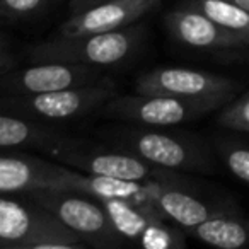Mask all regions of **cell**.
<instances>
[{"mask_svg":"<svg viewBox=\"0 0 249 249\" xmlns=\"http://www.w3.org/2000/svg\"><path fill=\"white\" fill-rule=\"evenodd\" d=\"M16 63H18V58H16V55L11 52V50L9 48L0 50V75L5 73L7 70L14 69Z\"/></svg>","mask_w":249,"mask_h":249,"instance_id":"603a6c76","label":"cell"},{"mask_svg":"<svg viewBox=\"0 0 249 249\" xmlns=\"http://www.w3.org/2000/svg\"><path fill=\"white\" fill-rule=\"evenodd\" d=\"M60 162L29 156H0V195H26L29 191L55 190Z\"/></svg>","mask_w":249,"mask_h":249,"instance_id":"4fadbf2b","label":"cell"},{"mask_svg":"<svg viewBox=\"0 0 249 249\" xmlns=\"http://www.w3.org/2000/svg\"><path fill=\"white\" fill-rule=\"evenodd\" d=\"M114 96H116V87L106 77L96 84L50 90V92L28 94V96H0V111L33 121L73 120L101 109V106Z\"/></svg>","mask_w":249,"mask_h":249,"instance_id":"277c9868","label":"cell"},{"mask_svg":"<svg viewBox=\"0 0 249 249\" xmlns=\"http://www.w3.org/2000/svg\"><path fill=\"white\" fill-rule=\"evenodd\" d=\"M41 150L48 152L56 162L63 166L73 167L82 173L99 174V176L143 183L160 173V167L147 162L130 150L121 152V150L99 149V147L86 145L73 139L56 137Z\"/></svg>","mask_w":249,"mask_h":249,"instance_id":"8992f818","label":"cell"},{"mask_svg":"<svg viewBox=\"0 0 249 249\" xmlns=\"http://www.w3.org/2000/svg\"><path fill=\"white\" fill-rule=\"evenodd\" d=\"M164 26L178 43L190 48L232 50L248 46V43L237 35L227 31L201 12L184 5L167 12Z\"/></svg>","mask_w":249,"mask_h":249,"instance_id":"7c38bea8","label":"cell"},{"mask_svg":"<svg viewBox=\"0 0 249 249\" xmlns=\"http://www.w3.org/2000/svg\"><path fill=\"white\" fill-rule=\"evenodd\" d=\"M149 201L167 218L174 222L179 227L190 229L196 227L208 217H212L217 212H222L218 208H212L205 201H201L198 196L188 193L184 190H179L173 184L162 183H149Z\"/></svg>","mask_w":249,"mask_h":249,"instance_id":"9a60e30c","label":"cell"},{"mask_svg":"<svg viewBox=\"0 0 249 249\" xmlns=\"http://www.w3.org/2000/svg\"><path fill=\"white\" fill-rule=\"evenodd\" d=\"M26 195L29 200L55 215L87 246L111 249L121 248L128 242L118 232L107 212L96 198L77 191L52 190V188L35 190Z\"/></svg>","mask_w":249,"mask_h":249,"instance_id":"3957f363","label":"cell"},{"mask_svg":"<svg viewBox=\"0 0 249 249\" xmlns=\"http://www.w3.org/2000/svg\"><path fill=\"white\" fill-rule=\"evenodd\" d=\"M106 79L96 67L67 62H36L0 75V96H28L87 86Z\"/></svg>","mask_w":249,"mask_h":249,"instance_id":"9c48e42d","label":"cell"},{"mask_svg":"<svg viewBox=\"0 0 249 249\" xmlns=\"http://www.w3.org/2000/svg\"><path fill=\"white\" fill-rule=\"evenodd\" d=\"M220 152L227 169L235 178L249 184V147L229 143V145L222 147Z\"/></svg>","mask_w":249,"mask_h":249,"instance_id":"ffe728a7","label":"cell"},{"mask_svg":"<svg viewBox=\"0 0 249 249\" xmlns=\"http://www.w3.org/2000/svg\"><path fill=\"white\" fill-rule=\"evenodd\" d=\"M56 137L58 135L55 132L43 128L36 121L0 111V150L16 147L43 149Z\"/></svg>","mask_w":249,"mask_h":249,"instance_id":"e0dca14e","label":"cell"},{"mask_svg":"<svg viewBox=\"0 0 249 249\" xmlns=\"http://www.w3.org/2000/svg\"><path fill=\"white\" fill-rule=\"evenodd\" d=\"M135 90L137 94H167L188 99L220 97L232 101L239 90V82L205 70L162 67L142 73L135 82Z\"/></svg>","mask_w":249,"mask_h":249,"instance_id":"ba28073f","label":"cell"},{"mask_svg":"<svg viewBox=\"0 0 249 249\" xmlns=\"http://www.w3.org/2000/svg\"><path fill=\"white\" fill-rule=\"evenodd\" d=\"M118 143L143 160L164 169L208 171L210 157L196 143L179 137L149 130H126L118 133Z\"/></svg>","mask_w":249,"mask_h":249,"instance_id":"30bf717a","label":"cell"},{"mask_svg":"<svg viewBox=\"0 0 249 249\" xmlns=\"http://www.w3.org/2000/svg\"><path fill=\"white\" fill-rule=\"evenodd\" d=\"M107 2H118V0H70V12L75 14V12L86 11L94 5L107 4Z\"/></svg>","mask_w":249,"mask_h":249,"instance_id":"7402d4cb","label":"cell"},{"mask_svg":"<svg viewBox=\"0 0 249 249\" xmlns=\"http://www.w3.org/2000/svg\"><path fill=\"white\" fill-rule=\"evenodd\" d=\"M55 190L77 191L87 195L96 200L104 198H126L135 201H149V184H142L139 181L118 179L111 176H99L82 171L72 169L62 164Z\"/></svg>","mask_w":249,"mask_h":249,"instance_id":"5bb4252c","label":"cell"},{"mask_svg":"<svg viewBox=\"0 0 249 249\" xmlns=\"http://www.w3.org/2000/svg\"><path fill=\"white\" fill-rule=\"evenodd\" d=\"M188 234L213 248L241 249L249 246V222L222 210L190 229Z\"/></svg>","mask_w":249,"mask_h":249,"instance_id":"2e32d148","label":"cell"},{"mask_svg":"<svg viewBox=\"0 0 249 249\" xmlns=\"http://www.w3.org/2000/svg\"><path fill=\"white\" fill-rule=\"evenodd\" d=\"M159 5L160 0H118V2L94 5L70 16L58 28L55 36L75 38V36L116 31L140 21L143 16L156 11Z\"/></svg>","mask_w":249,"mask_h":249,"instance_id":"8fae6325","label":"cell"},{"mask_svg":"<svg viewBox=\"0 0 249 249\" xmlns=\"http://www.w3.org/2000/svg\"><path fill=\"white\" fill-rule=\"evenodd\" d=\"M231 2H234V4L241 5V7H244L246 11H249V0H231Z\"/></svg>","mask_w":249,"mask_h":249,"instance_id":"d4e9b609","label":"cell"},{"mask_svg":"<svg viewBox=\"0 0 249 249\" xmlns=\"http://www.w3.org/2000/svg\"><path fill=\"white\" fill-rule=\"evenodd\" d=\"M227 103V99L220 97L188 99L167 94H135L107 99L101 106V114L111 120L132 121L145 126H173L220 109Z\"/></svg>","mask_w":249,"mask_h":249,"instance_id":"5b68a950","label":"cell"},{"mask_svg":"<svg viewBox=\"0 0 249 249\" xmlns=\"http://www.w3.org/2000/svg\"><path fill=\"white\" fill-rule=\"evenodd\" d=\"M0 241L14 249H84L87 244L33 200L0 195Z\"/></svg>","mask_w":249,"mask_h":249,"instance_id":"6da1fadb","label":"cell"},{"mask_svg":"<svg viewBox=\"0 0 249 249\" xmlns=\"http://www.w3.org/2000/svg\"><path fill=\"white\" fill-rule=\"evenodd\" d=\"M0 249H7V248H5V244H4L2 241H0Z\"/></svg>","mask_w":249,"mask_h":249,"instance_id":"484cf974","label":"cell"},{"mask_svg":"<svg viewBox=\"0 0 249 249\" xmlns=\"http://www.w3.org/2000/svg\"><path fill=\"white\" fill-rule=\"evenodd\" d=\"M11 46V41H9V38L5 35H0V50L2 48H9Z\"/></svg>","mask_w":249,"mask_h":249,"instance_id":"cb8c5ba5","label":"cell"},{"mask_svg":"<svg viewBox=\"0 0 249 249\" xmlns=\"http://www.w3.org/2000/svg\"><path fill=\"white\" fill-rule=\"evenodd\" d=\"M184 7L201 12L227 31L237 35L249 46V11L231 0H184Z\"/></svg>","mask_w":249,"mask_h":249,"instance_id":"ac0fdd59","label":"cell"},{"mask_svg":"<svg viewBox=\"0 0 249 249\" xmlns=\"http://www.w3.org/2000/svg\"><path fill=\"white\" fill-rule=\"evenodd\" d=\"M217 121L224 128L249 133V92L234 97L222 106Z\"/></svg>","mask_w":249,"mask_h":249,"instance_id":"d6986e66","label":"cell"},{"mask_svg":"<svg viewBox=\"0 0 249 249\" xmlns=\"http://www.w3.org/2000/svg\"><path fill=\"white\" fill-rule=\"evenodd\" d=\"M97 201L126 241L139 242L147 249H174L184 246V235L167 225V218L150 201L126 198H104Z\"/></svg>","mask_w":249,"mask_h":249,"instance_id":"52a82bcc","label":"cell"},{"mask_svg":"<svg viewBox=\"0 0 249 249\" xmlns=\"http://www.w3.org/2000/svg\"><path fill=\"white\" fill-rule=\"evenodd\" d=\"M50 0H0V16L7 19H24L41 12Z\"/></svg>","mask_w":249,"mask_h":249,"instance_id":"44dd1931","label":"cell"},{"mask_svg":"<svg viewBox=\"0 0 249 249\" xmlns=\"http://www.w3.org/2000/svg\"><path fill=\"white\" fill-rule=\"evenodd\" d=\"M143 26H126L109 33L60 38L53 36L29 50V60L36 62H67L104 67L126 60L140 46Z\"/></svg>","mask_w":249,"mask_h":249,"instance_id":"7a4b0ae2","label":"cell"}]
</instances>
